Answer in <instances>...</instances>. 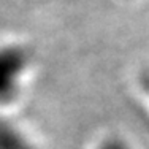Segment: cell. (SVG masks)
Instances as JSON below:
<instances>
[{
	"mask_svg": "<svg viewBox=\"0 0 149 149\" xmlns=\"http://www.w3.org/2000/svg\"><path fill=\"white\" fill-rule=\"evenodd\" d=\"M141 87H143V91H144V94L149 97V72L148 74L143 78V81H141Z\"/></svg>",
	"mask_w": 149,
	"mask_h": 149,
	"instance_id": "7a4b0ae2",
	"label": "cell"
},
{
	"mask_svg": "<svg viewBox=\"0 0 149 149\" xmlns=\"http://www.w3.org/2000/svg\"><path fill=\"white\" fill-rule=\"evenodd\" d=\"M95 149H136V146L124 135H108L98 141Z\"/></svg>",
	"mask_w": 149,
	"mask_h": 149,
	"instance_id": "6da1fadb",
	"label": "cell"
}]
</instances>
